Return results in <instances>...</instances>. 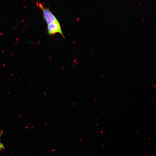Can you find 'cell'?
<instances>
[{
    "instance_id": "6da1fadb",
    "label": "cell",
    "mask_w": 156,
    "mask_h": 156,
    "mask_svg": "<svg viewBox=\"0 0 156 156\" xmlns=\"http://www.w3.org/2000/svg\"><path fill=\"white\" fill-rule=\"evenodd\" d=\"M39 6L42 11L44 19L48 25L58 21L48 8L44 7L40 3L39 4Z\"/></svg>"
},
{
    "instance_id": "7a4b0ae2",
    "label": "cell",
    "mask_w": 156,
    "mask_h": 156,
    "mask_svg": "<svg viewBox=\"0 0 156 156\" xmlns=\"http://www.w3.org/2000/svg\"><path fill=\"white\" fill-rule=\"evenodd\" d=\"M47 31L48 34L50 35H53L58 33L64 38H65L60 24L58 21L48 25L47 27Z\"/></svg>"
},
{
    "instance_id": "3957f363",
    "label": "cell",
    "mask_w": 156,
    "mask_h": 156,
    "mask_svg": "<svg viewBox=\"0 0 156 156\" xmlns=\"http://www.w3.org/2000/svg\"><path fill=\"white\" fill-rule=\"evenodd\" d=\"M3 133V131L2 130H1L0 132V151H2L3 150L5 149V146H4L3 144L2 143L1 141V136Z\"/></svg>"
}]
</instances>
